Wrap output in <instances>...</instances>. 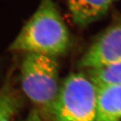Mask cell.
<instances>
[{
	"label": "cell",
	"instance_id": "1",
	"mask_svg": "<svg viewBox=\"0 0 121 121\" xmlns=\"http://www.w3.org/2000/svg\"><path fill=\"white\" fill-rule=\"evenodd\" d=\"M70 45L69 31L55 3L52 0H42L9 49L56 58L67 52Z\"/></svg>",
	"mask_w": 121,
	"mask_h": 121
},
{
	"label": "cell",
	"instance_id": "2",
	"mask_svg": "<svg viewBox=\"0 0 121 121\" xmlns=\"http://www.w3.org/2000/svg\"><path fill=\"white\" fill-rule=\"evenodd\" d=\"M20 79L22 90L30 101L51 114L60 87L56 57L26 54L21 66Z\"/></svg>",
	"mask_w": 121,
	"mask_h": 121
},
{
	"label": "cell",
	"instance_id": "3",
	"mask_svg": "<svg viewBox=\"0 0 121 121\" xmlns=\"http://www.w3.org/2000/svg\"><path fill=\"white\" fill-rule=\"evenodd\" d=\"M97 87L82 73L69 75L59 87L51 114L54 121H95Z\"/></svg>",
	"mask_w": 121,
	"mask_h": 121
},
{
	"label": "cell",
	"instance_id": "4",
	"mask_svg": "<svg viewBox=\"0 0 121 121\" xmlns=\"http://www.w3.org/2000/svg\"><path fill=\"white\" fill-rule=\"evenodd\" d=\"M121 60V22L104 30L82 57L79 66L96 69Z\"/></svg>",
	"mask_w": 121,
	"mask_h": 121
},
{
	"label": "cell",
	"instance_id": "5",
	"mask_svg": "<svg viewBox=\"0 0 121 121\" xmlns=\"http://www.w3.org/2000/svg\"><path fill=\"white\" fill-rule=\"evenodd\" d=\"M96 87L95 121H121V85Z\"/></svg>",
	"mask_w": 121,
	"mask_h": 121
},
{
	"label": "cell",
	"instance_id": "6",
	"mask_svg": "<svg viewBox=\"0 0 121 121\" xmlns=\"http://www.w3.org/2000/svg\"><path fill=\"white\" fill-rule=\"evenodd\" d=\"M117 0H66L73 22L85 26L103 16Z\"/></svg>",
	"mask_w": 121,
	"mask_h": 121
},
{
	"label": "cell",
	"instance_id": "7",
	"mask_svg": "<svg viewBox=\"0 0 121 121\" xmlns=\"http://www.w3.org/2000/svg\"><path fill=\"white\" fill-rule=\"evenodd\" d=\"M89 78L96 87L121 85V60L89 70Z\"/></svg>",
	"mask_w": 121,
	"mask_h": 121
},
{
	"label": "cell",
	"instance_id": "8",
	"mask_svg": "<svg viewBox=\"0 0 121 121\" xmlns=\"http://www.w3.org/2000/svg\"><path fill=\"white\" fill-rule=\"evenodd\" d=\"M20 107V100L5 87L0 91V121H12Z\"/></svg>",
	"mask_w": 121,
	"mask_h": 121
},
{
	"label": "cell",
	"instance_id": "9",
	"mask_svg": "<svg viewBox=\"0 0 121 121\" xmlns=\"http://www.w3.org/2000/svg\"><path fill=\"white\" fill-rule=\"evenodd\" d=\"M22 121H43V120L41 119L39 113H37L36 110H33L26 119Z\"/></svg>",
	"mask_w": 121,
	"mask_h": 121
}]
</instances>
